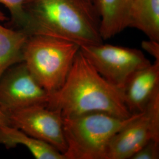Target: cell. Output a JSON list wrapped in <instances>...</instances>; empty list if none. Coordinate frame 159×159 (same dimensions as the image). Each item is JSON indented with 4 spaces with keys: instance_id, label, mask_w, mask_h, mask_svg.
Segmentation results:
<instances>
[{
    "instance_id": "obj_8",
    "label": "cell",
    "mask_w": 159,
    "mask_h": 159,
    "mask_svg": "<svg viewBox=\"0 0 159 159\" xmlns=\"http://www.w3.org/2000/svg\"><path fill=\"white\" fill-rule=\"evenodd\" d=\"M150 140L159 142V130L154 127L144 112L136 114L113 137L106 159H130Z\"/></svg>"
},
{
    "instance_id": "obj_17",
    "label": "cell",
    "mask_w": 159,
    "mask_h": 159,
    "mask_svg": "<svg viewBox=\"0 0 159 159\" xmlns=\"http://www.w3.org/2000/svg\"><path fill=\"white\" fill-rule=\"evenodd\" d=\"M4 125H10L9 113L0 104V127Z\"/></svg>"
},
{
    "instance_id": "obj_15",
    "label": "cell",
    "mask_w": 159,
    "mask_h": 159,
    "mask_svg": "<svg viewBox=\"0 0 159 159\" xmlns=\"http://www.w3.org/2000/svg\"><path fill=\"white\" fill-rule=\"evenodd\" d=\"M159 142L150 140L140 148L130 159H158Z\"/></svg>"
},
{
    "instance_id": "obj_2",
    "label": "cell",
    "mask_w": 159,
    "mask_h": 159,
    "mask_svg": "<svg viewBox=\"0 0 159 159\" xmlns=\"http://www.w3.org/2000/svg\"><path fill=\"white\" fill-rule=\"evenodd\" d=\"M20 30L29 36L46 35L79 46L102 43L96 12L82 0H25Z\"/></svg>"
},
{
    "instance_id": "obj_1",
    "label": "cell",
    "mask_w": 159,
    "mask_h": 159,
    "mask_svg": "<svg viewBox=\"0 0 159 159\" xmlns=\"http://www.w3.org/2000/svg\"><path fill=\"white\" fill-rule=\"evenodd\" d=\"M46 105L59 111L63 118L101 111L126 119L131 113L122 91L99 74L80 48L63 85L49 94Z\"/></svg>"
},
{
    "instance_id": "obj_3",
    "label": "cell",
    "mask_w": 159,
    "mask_h": 159,
    "mask_svg": "<svg viewBox=\"0 0 159 159\" xmlns=\"http://www.w3.org/2000/svg\"><path fill=\"white\" fill-rule=\"evenodd\" d=\"M136 114L123 119L96 111L63 118L66 159H106L113 137Z\"/></svg>"
},
{
    "instance_id": "obj_9",
    "label": "cell",
    "mask_w": 159,
    "mask_h": 159,
    "mask_svg": "<svg viewBox=\"0 0 159 159\" xmlns=\"http://www.w3.org/2000/svg\"><path fill=\"white\" fill-rule=\"evenodd\" d=\"M159 90V61H155L133 74L122 90L125 106L131 114L142 113Z\"/></svg>"
},
{
    "instance_id": "obj_5",
    "label": "cell",
    "mask_w": 159,
    "mask_h": 159,
    "mask_svg": "<svg viewBox=\"0 0 159 159\" xmlns=\"http://www.w3.org/2000/svg\"><path fill=\"white\" fill-rule=\"evenodd\" d=\"M80 51L104 79L121 91L137 71L152 63L140 50L102 43L81 46Z\"/></svg>"
},
{
    "instance_id": "obj_4",
    "label": "cell",
    "mask_w": 159,
    "mask_h": 159,
    "mask_svg": "<svg viewBox=\"0 0 159 159\" xmlns=\"http://www.w3.org/2000/svg\"><path fill=\"white\" fill-rule=\"evenodd\" d=\"M80 48L78 44L46 35H30L24 47L23 62L49 94L61 88Z\"/></svg>"
},
{
    "instance_id": "obj_6",
    "label": "cell",
    "mask_w": 159,
    "mask_h": 159,
    "mask_svg": "<svg viewBox=\"0 0 159 159\" xmlns=\"http://www.w3.org/2000/svg\"><path fill=\"white\" fill-rule=\"evenodd\" d=\"M9 117L10 125L50 144L62 153L66 152L63 117L59 111L39 104L12 111Z\"/></svg>"
},
{
    "instance_id": "obj_11",
    "label": "cell",
    "mask_w": 159,
    "mask_h": 159,
    "mask_svg": "<svg viewBox=\"0 0 159 159\" xmlns=\"http://www.w3.org/2000/svg\"><path fill=\"white\" fill-rule=\"evenodd\" d=\"M0 144L7 148L22 145L37 159H66L64 154L50 144L30 136L11 125L0 127Z\"/></svg>"
},
{
    "instance_id": "obj_14",
    "label": "cell",
    "mask_w": 159,
    "mask_h": 159,
    "mask_svg": "<svg viewBox=\"0 0 159 159\" xmlns=\"http://www.w3.org/2000/svg\"><path fill=\"white\" fill-rule=\"evenodd\" d=\"M25 0H0V4L5 6L9 10L11 16L12 21L20 29L24 21L23 6Z\"/></svg>"
},
{
    "instance_id": "obj_13",
    "label": "cell",
    "mask_w": 159,
    "mask_h": 159,
    "mask_svg": "<svg viewBox=\"0 0 159 159\" xmlns=\"http://www.w3.org/2000/svg\"><path fill=\"white\" fill-rule=\"evenodd\" d=\"M129 27L141 31L149 40L159 41V0H131Z\"/></svg>"
},
{
    "instance_id": "obj_18",
    "label": "cell",
    "mask_w": 159,
    "mask_h": 159,
    "mask_svg": "<svg viewBox=\"0 0 159 159\" xmlns=\"http://www.w3.org/2000/svg\"><path fill=\"white\" fill-rule=\"evenodd\" d=\"M85 4H87L89 7H90L91 9L94 10L96 12V0H82ZM98 15V14H97Z\"/></svg>"
},
{
    "instance_id": "obj_16",
    "label": "cell",
    "mask_w": 159,
    "mask_h": 159,
    "mask_svg": "<svg viewBox=\"0 0 159 159\" xmlns=\"http://www.w3.org/2000/svg\"><path fill=\"white\" fill-rule=\"evenodd\" d=\"M142 47L143 50L154 58L155 61H159V41L149 39L143 41Z\"/></svg>"
},
{
    "instance_id": "obj_7",
    "label": "cell",
    "mask_w": 159,
    "mask_h": 159,
    "mask_svg": "<svg viewBox=\"0 0 159 159\" xmlns=\"http://www.w3.org/2000/svg\"><path fill=\"white\" fill-rule=\"evenodd\" d=\"M48 97L23 61L10 67L0 78V104L8 113L34 104H46Z\"/></svg>"
},
{
    "instance_id": "obj_12",
    "label": "cell",
    "mask_w": 159,
    "mask_h": 159,
    "mask_svg": "<svg viewBox=\"0 0 159 159\" xmlns=\"http://www.w3.org/2000/svg\"><path fill=\"white\" fill-rule=\"evenodd\" d=\"M6 19L0 11V78L10 67L23 61V49L29 37L21 30L3 25Z\"/></svg>"
},
{
    "instance_id": "obj_10",
    "label": "cell",
    "mask_w": 159,
    "mask_h": 159,
    "mask_svg": "<svg viewBox=\"0 0 159 159\" xmlns=\"http://www.w3.org/2000/svg\"><path fill=\"white\" fill-rule=\"evenodd\" d=\"M131 0H96L99 31L102 40H108L129 27Z\"/></svg>"
}]
</instances>
